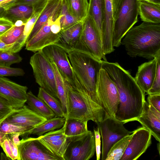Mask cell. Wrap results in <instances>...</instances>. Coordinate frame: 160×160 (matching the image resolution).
Listing matches in <instances>:
<instances>
[{
    "label": "cell",
    "instance_id": "cell-1",
    "mask_svg": "<svg viewBox=\"0 0 160 160\" xmlns=\"http://www.w3.org/2000/svg\"><path fill=\"white\" fill-rule=\"evenodd\" d=\"M102 68L115 84L119 94V104L115 118L123 122L136 121L140 115L145 101V93L134 78L118 63L102 60Z\"/></svg>",
    "mask_w": 160,
    "mask_h": 160
},
{
    "label": "cell",
    "instance_id": "cell-2",
    "mask_svg": "<svg viewBox=\"0 0 160 160\" xmlns=\"http://www.w3.org/2000/svg\"><path fill=\"white\" fill-rule=\"evenodd\" d=\"M121 44L130 57L151 59L160 54V23L143 22L126 33Z\"/></svg>",
    "mask_w": 160,
    "mask_h": 160
},
{
    "label": "cell",
    "instance_id": "cell-3",
    "mask_svg": "<svg viewBox=\"0 0 160 160\" xmlns=\"http://www.w3.org/2000/svg\"><path fill=\"white\" fill-rule=\"evenodd\" d=\"M74 85H72L65 80L67 93L65 118L92 120L96 123L102 121L105 115L103 109L93 101L74 72Z\"/></svg>",
    "mask_w": 160,
    "mask_h": 160
},
{
    "label": "cell",
    "instance_id": "cell-4",
    "mask_svg": "<svg viewBox=\"0 0 160 160\" xmlns=\"http://www.w3.org/2000/svg\"><path fill=\"white\" fill-rule=\"evenodd\" d=\"M67 53L73 71L79 82L93 101L101 106L97 93L96 85L102 60L75 50Z\"/></svg>",
    "mask_w": 160,
    "mask_h": 160
},
{
    "label": "cell",
    "instance_id": "cell-5",
    "mask_svg": "<svg viewBox=\"0 0 160 160\" xmlns=\"http://www.w3.org/2000/svg\"><path fill=\"white\" fill-rule=\"evenodd\" d=\"M138 0H123L114 20L113 47H118L127 32L138 22Z\"/></svg>",
    "mask_w": 160,
    "mask_h": 160
},
{
    "label": "cell",
    "instance_id": "cell-6",
    "mask_svg": "<svg viewBox=\"0 0 160 160\" xmlns=\"http://www.w3.org/2000/svg\"><path fill=\"white\" fill-rule=\"evenodd\" d=\"M30 64L36 82L47 92L57 98L55 74L50 60L40 51L31 56Z\"/></svg>",
    "mask_w": 160,
    "mask_h": 160
},
{
    "label": "cell",
    "instance_id": "cell-7",
    "mask_svg": "<svg viewBox=\"0 0 160 160\" xmlns=\"http://www.w3.org/2000/svg\"><path fill=\"white\" fill-rule=\"evenodd\" d=\"M81 36L73 50L82 52L97 59L106 61L101 41L93 22L88 13L82 21Z\"/></svg>",
    "mask_w": 160,
    "mask_h": 160
},
{
    "label": "cell",
    "instance_id": "cell-8",
    "mask_svg": "<svg viewBox=\"0 0 160 160\" xmlns=\"http://www.w3.org/2000/svg\"><path fill=\"white\" fill-rule=\"evenodd\" d=\"M96 89L98 98L105 112L104 117L115 118L119 104L118 93L114 82L102 68L98 74Z\"/></svg>",
    "mask_w": 160,
    "mask_h": 160
},
{
    "label": "cell",
    "instance_id": "cell-9",
    "mask_svg": "<svg viewBox=\"0 0 160 160\" xmlns=\"http://www.w3.org/2000/svg\"><path fill=\"white\" fill-rule=\"evenodd\" d=\"M96 123L102 139V160H106L110 150L116 142L134 132L127 130L123 122L115 118L104 117L102 121Z\"/></svg>",
    "mask_w": 160,
    "mask_h": 160
},
{
    "label": "cell",
    "instance_id": "cell-10",
    "mask_svg": "<svg viewBox=\"0 0 160 160\" xmlns=\"http://www.w3.org/2000/svg\"><path fill=\"white\" fill-rule=\"evenodd\" d=\"M70 137L63 155L64 160H89L94 154L95 138L93 132L88 130Z\"/></svg>",
    "mask_w": 160,
    "mask_h": 160
},
{
    "label": "cell",
    "instance_id": "cell-11",
    "mask_svg": "<svg viewBox=\"0 0 160 160\" xmlns=\"http://www.w3.org/2000/svg\"><path fill=\"white\" fill-rule=\"evenodd\" d=\"M18 147L20 160H63L54 154L38 138H22Z\"/></svg>",
    "mask_w": 160,
    "mask_h": 160
},
{
    "label": "cell",
    "instance_id": "cell-12",
    "mask_svg": "<svg viewBox=\"0 0 160 160\" xmlns=\"http://www.w3.org/2000/svg\"><path fill=\"white\" fill-rule=\"evenodd\" d=\"M54 63L64 79L72 85L74 82V72L67 52L62 48L54 44L48 46L41 50Z\"/></svg>",
    "mask_w": 160,
    "mask_h": 160
},
{
    "label": "cell",
    "instance_id": "cell-13",
    "mask_svg": "<svg viewBox=\"0 0 160 160\" xmlns=\"http://www.w3.org/2000/svg\"><path fill=\"white\" fill-rule=\"evenodd\" d=\"M152 136L151 132L143 127L134 130L120 160H136L138 159L151 145Z\"/></svg>",
    "mask_w": 160,
    "mask_h": 160
},
{
    "label": "cell",
    "instance_id": "cell-14",
    "mask_svg": "<svg viewBox=\"0 0 160 160\" xmlns=\"http://www.w3.org/2000/svg\"><path fill=\"white\" fill-rule=\"evenodd\" d=\"M60 13V12L51 17L37 33L26 43V50L35 53L48 46L56 44L59 38V33H53L51 30V26Z\"/></svg>",
    "mask_w": 160,
    "mask_h": 160
},
{
    "label": "cell",
    "instance_id": "cell-15",
    "mask_svg": "<svg viewBox=\"0 0 160 160\" xmlns=\"http://www.w3.org/2000/svg\"><path fill=\"white\" fill-rule=\"evenodd\" d=\"M28 89L27 86L0 77V96L8 101L15 109L19 108L25 105Z\"/></svg>",
    "mask_w": 160,
    "mask_h": 160
},
{
    "label": "cell",
    "instance_id": "cell-16",
    "mask_svg": "<svg viewBox=\"0 0 160 160\" xmlns=\"http://www.w3.org/2000/svg\"><path fill=\"white\" fill-rule=\"evenodd\" d=\"M66 123L60 129L48 132L38 138L56 155L64 160L63 157L70 140L65 134Z\"/></svg>",
    "mask_w": 160,
    "mask_h": 160
},
{
    "label": "cell",
    "instance_id": "cell-17",
    "mask_svg": "<svg viewBox=\"0 0 160 160\" xmlns=\"http://www.w3.org/2000/svg\"><path fill=\"white\" fill-rule=\"evenodd\" d=\"M47 120L32 111L25 105L15 109L4 119L13 125L30 129L41 124Z\"/></svg>",
    "mask_w": 160,
    "mask_h": 160
},
{
    "label": "cell",
    "instance_id": "cell-18",
    "mask_svg": "<svg viewBox=\"0 0 160 160\" xmlns=\"http://www.w3.org/2000/svg\"><path fill=\"white\" fill-rule=\"evenodd\" d=\"M157 57L139 66L134 78L137 84L145 93H147L151 87L154 79Z\"/></svg>",
    "mask_w": 160,
    "mask_h": 160
},
{
    "label": "cell",
    "instance_id": "cell-19",
    "mask_svg": "<svg viewBox=\"0 0 160 160\" xmlns=\"http://www.w3.org/2000/svg\"><path fill=\"white\" fill-rule=\"evenodd\" d=\"M82 22L80 21L59 33V38L54 45L62 48L67 52L74 50L81 33Z\"/></svg>",
    "mask_w": 160,
    "mask_h": 160
},
{
    "label": "cell",
    "instance_id": "cell-20",
    "mask_svg": "<svg viewBox=\"0 0 160 160\" xmlns=\"http://www.w3.org/2000/svg\"><path fill=\"white\" fill-rule=\"evenodd\" d=\"M136 121L148 130L158 141L160 142V118L151 110L148 102L144 101L141 112Z\"/></svg>",
    "mask_w": 160,
    "mask_h": 160
},
{
    "label": "cell",
    "instance_id": "cell-21",
    "mask_svg": "<svg viewBox=\"0 0 160 160\" xmlns=\"http://www.w3.org/2000/svg\"><path fill=\"white\" fill-rule=\"evenodd\" d=\"M62 2V0H48L28 37L26 43L37 33L51 17L60 12Z\"/></svg>",
    "mask_w": 160,
    "mask_h": 160
},
{
    "label": "cell",
    "instance_id": "cell-22",
    "mask_svg": "<svg viewBox=\"0 0 160 160\" xmlns=\"http://www.w3.org/2000/svg\"><path fill=\"white\" fill-rule=\"evenodd\" d=\"M88 13L92 18L102 44L104 21V0H89Z\"/></svg>",
    "mask_w": 160,
    "mask_h": 160
},
{
    "label": "cell",
    "instance_id": "cell-23",
    "mask_svg": "<svg viewBox=\"0 0 160 160\" xmlns=\"http://www.w3.org/2000/svg\"><path fill=\"white\" fill-rule=\"evenodd\" d=\"M138 15L143 22L160 23V5L138 1Z\"/></svg>",
    "mask_w": 160,
    "mask_h": 160
},
{
    "label": "cell",
    "instance_id": "cell-24",
    "mask_svg": "<svg viewBox=\"0 0 160 160\" xmlns=\"http://www.w3.org/2000/svg\"><path fill=\"white\" fill-rule=\"evenodd\" d=\"M65 121V118L61 117L47 119L41 124L26 132L23 137L25 138L30 134L40 136L48 132L60 129L64 125Z\"/></svg>",
    "mask_w": 160,
    "mask_h": 160
},
{
    "label": "cell",
    "instance_id": "cell-25",
    "mask_svg": "<svg viewBox=\"0 0 160 160\" xmlns=\"http://www.w3.org/2000/svg\"><path fill=\"white\" fill-rule=\"evenodd\" d=\"M26 103L31 110L47 119L55 117L53 111L42 100L34 95L31 91L27 92Z\"/></svg>",
    "mask_w": 160,
    "mask_h": 160
},
{
    "label": "cell",
    "instance_id": "cell-26",
    "mask_svg": "<svg viewBox=\"0 0 160 160\" xmlns=\"http://www.w3.org/2000/svg\"><path fill=\"white\" fill-rule=\"evenodd\" d=\"M25 24L14 25L10 29L0 36V40L8 45L16 43L26 44L27 38L24 35Z\"/></svg>",
    "mask_w": 160,
    "mask_h": 160
},
{
    "label": "cell",
    "instance_id": "cell-27",
    "mask_svg": "<svg viewBox=\"0 0 160 160\" xmlns=\"http://www.w3.org/2000/svg\"><path fill=\"white\" fill-rule=\"evenodd\" d=\"M70 13L79 22L82 21L88 12V0H64Z\"/></svg>",
    "mask_w": 160,
    "mask_h": 160
},
{
    "label": "cell",
    "instance_id": "cell-28",
    "mask_svg": "<svg viewBox=\"0 0 160 160\" xmlns=\"http://www.w3.org/2000/svg\"><path fill=\"white\" fill-rule=\"evenodd\" d=\"M38 97L42 100L53 111L55 117L65 118L61 103L57 98L48 93L41 87L39 88Z\"/></svg>",
    "mask_w": 160,
    "mask_h": 160
},
{
    "label": "cell",
    "instance_id": "cell-29",
    "mask_svg": "<svg viewBox=\"0 0 160 160\" xmlns=\"http://www.w3.org/2000/svg\"><path fill=\"white\" fill-rule=\"evenodd\" d=\"M55 73L57 98L60 101L65 116L67 111V93L65 79L59 71L55 64L51 62Z\"/></svg>",
    "mask_w": 160,
    "mask_h": 160
},
{
    "label": "cell",
    "instance_id": "cell-30",
    "mask_svg": "<svg viewBox=\"0 0 160 160\" xmlns=\"http://www.w3.org/2000/svg\"><path fill=\"white\" fill-rule=\"evenodd\" d=\"M132 135L133 133L116 142L110 150L105 160H120Z\"/></svg>",
    "mask_w": 160,
    "mask_h": 160
},
{
    "label": "cell",
    "instance_id": "cell-31",
    "mask_svg": "<svg viewBox=\"0 0 160 160\" xmlns=\"http://www.w3.org/2000/svg\"><path fill=\"white\" fill-rule=\"evenodd\" d=\"M65 135L68 137L79 135L88 131V121L73 119H66Z\"/></svg>",
    "mask_w": 160,
    "mask_h": 160
},
{
    "label": "cell",
    "instance_id": "cell-32",
    "mask_svg": "<svg viewBox=\"0 0 160 160\" xmlns=\"http://www.w3.org/2000/svg\"><path fill=\"white\" fill-rule=\"evenodd\" d=\"M8 10L10 14L12 17L16 19L21 20L25 23L31 17L33 12L32 7L23 5L16 6Z\"/></svg>",
    "mask_w": 160,
    "mask_h": 160
},
{
    "label": "cell",
    "instance_id": "cell-33",
    "mask_svg": "<svg viewBox=\"0 0 160 160\" xmlns=\"http://www.w3.org/2000/svg\"><path fill=\"white\" fill-rule=\"evenodd\" d=\"M60 15L61 30L66 29L79 22L68 11L64 0H62Z\"/></svg>",
    "mask_w": 160,
    "mask_h": 160
},
{
    "label": "cell",
    "instance_id": "cell-34",
    "mask_svg": "<svg viewBox=\"0 0 160 160\" xmlns=\"http://www.w3.org/2000/svg\"><path fill=\"white\" fill-rule=\"evenodd\" d=\"M22 59L18 53L0 51V65L10 67L12 64L20 62Z\"/></svg>",
    "mask_w": 160,
    "mask_h": 160
},
{
    "label": "cell",
    "instance_id": "cell-35",
    "mask_svg": "<svg viewBox=\"0 0 160 160\" xmlns=\"http://www.w3.org/2000/svg\"><path fill=\"white\" fill-rule=\"evenodd\" d=\"M30 129L9 123L4 120L0 123V132L6 134L19 133L23 136L25 133Z\"/></svg>",
    "mask_w": 160,
    "mask_h": 160
},
{
    "label": "cell",
    "instance_id": "cell-36",
    "mask_svg": "<svg viewBox=\"0 0 160 160\" xmlns=\"http://www.w3.org/2000/svg\"><path fill=\"white\" fill-rule=\"evenodd\" d=\"M45 7L33 10V12L32 16L25 23L24 28L23 34L27 38L32 30L39 15Z\"/></svg>",
    "mask_w": 160,
    "mask_h": 160
},
{
    "label": "cell",
    "instance_id": "cell-37",
    "mask_svg": "<svg viewBox=\"0 0 160 160\" xmlns=\"http://www.w3.org/2000/svg\"><path fill=\"white\" fill-rule=\"evenodd\" d=\"M147 94L148 95L160 94V54L157 57L155 77L152 86Z\"/></svg>",
    "mask_w": 160,
    "mask_h": 160
},
{
    "label": "cell",
    "instance_id": "cell-38",
    "mask_svg": "<svg viewBox=\"0 0 160 160\" xmlns=\"http://www.w3.org/2000/svg\"><path fill=\"white\" fill-rule=\"evenodd\" d=\"M15 109L8 101L0 96V123Z\"/></svg>",
    "mask_w": 160,
    "mask_h": 160
},
{
    "label": "cell",
    "instance_id": "cell-39",
    "mask_svg": "<svg viewBox=\"0 0 160 160\" xmlns=\"http://www.w3.org/2000/svg\"><path fill=\"white\" fill-rule=\"evenodd\" d=\"M24 70L20 68H12L0 65V77L23 76Z\"/></svg>",
    "mask_w": 160,
    "mask_h": 160
},
{
    "label": "cell",
    "instance_id": "cell-40",
    "mask_svg": "<svg viewBox=\"0 0 160 160\" xmlns=\"http://www.w3.org/2000/svg\"><path fill=\"white\" fill-rule=\"evenodd\" d=\"M48 0H16L13 6L23 5L32 7L33 9L45 6Z\"/></svg>",
    "mask_w": 160,
    "mask_h": 160
},
{
    "label": "cell",
    "instance_id": "cell-41",
    "mask_svg": "<svg viewBox=\"0 0 160 160\" xmlns=\"http://www.w3.org/2000/svg\"><path fill=\"white\" fill-rule=\"evenodd\" d=\"M25 45L24 44L18 43L8 45L0 40V51L18 53L21 50Z\"/></svg>",
    "mask_w": 160,
    "mask_h": 160
},
{
    "label": "cell",
    "instance_id": "cell-42",
    "mask_svg": "<svg viewBox=\"0 0 160 160\" xmlns=\"http://www.w3.org/2000/svg\"><path fill=\"white\" fill-rule=\"evenodd\" d=\"M14 24L8 18L3 16L0 17V36L10 29Z\"/></svg>",
    "mask_w": 160,
    "mask_h": 160
},
{
    "label": "cell",
    "instance_id": "cell-43",
    "mask_svg": "<svg viewBox=\"0 0 160 160\" xmlns=\"http://www.w3.org/2000/svg\"><path fill=\"white\" fill-rule=\"evenodd\" d=\"M93 132L95 138V151L97 160H99L100 158L101 152V135L99 129L98 127L97 129H94Z\"/></svg>",
    "mask_w": 160,
    "mask_h": 160
},
{
    "label": "cell",
    "instance_id": "cell-44",
    "mask_svg": "<svg viewBox=\"0 0 160 160\" xmlns=\"http://www.w3.org/2000/svg\"><path fill=\"white\" fill-rule=\"evenodd\" d=\"M147 100L149 104L160 112V94H148Z\"/></svg>",
    "mask_w": 160,
    "mask_h": 160
},
{
    "label": "cell",
    "instance_id": "cell-45",
    "mask_svg": "<svg viewBox=\"0 0 160 160\" xmlns=\"http://www.w3.org/2000/svg\"><path fill=\"white\" fill-rule=\"evenodd\" d=\"M0 146L3 149L6 156L11 160H14L11 146L8 140V134Z\"/></svg>",
    "mask_w": 160,
    "mask_h": 160
},
{
    "label": "cell",
    "instance_id": "cell-46",
    "mask_svg": "<svg viewBox=\"0 0 160 160\" xmlns=\"http://www.w3.org/2000/svg\"><path fill=\"white\" fill-rule=\"evenodd\" d=\"M8 138L11 146L14 160H20V156L18 146L14 143L9 138L8 136Z\"/></svg>",
    "mask_w": 160,
    "mask_h": 160
},
{
    "label": "cell",
    "instance_id": "cell-47",
    "mask_svg": "<svg viewBox=\"0 0 160 160\" xmlns=\"http://www.w3.org/2000/svg\"><path fill=\"white\" fill-rule=\"evenodd\" d=\"M122 1L123 0H112L113 21Z\"/></svg>",
    "mask_w": 160,
    "mask_h": 160
},
{
    "label": "cell",
    "instance_id": "cell-48",
    "mask_svg": "<svg viewBox=\"0 0 160 160\" xmlns=\"http://www.w3.org/2000/svg\"><path fill=\"white\" fill-rule=\"evenodd\" d=\"M9 138L17 146L20 143L19 136H20L19 133H14L8 134Z\"/></svg>",
    "mask_w": 160,
    "mask_h": 160
},
{
    "label": "cell",
    "instance_id": "cell-49",
    "mask_svg": "<svg viewBox=\"0 0 160 160\" xmlns=\"http://www.w3.org/2000/svg\"><path fill=\"white\" fill-rule=\"evenodd\" d=\"M16 0H0V4L6 7L8 10L12 7Z\"/></svg>",
    "mask_w": 160,
    "mask_h": 160
},
{
    "label": "cell",
    "instance_id": "cell-50",
    "mask_svg": "<svg viewBox=\"0 0 160 160\" xmlns=\"http://www.w3.org/2000/svg\"><path fill=\"white\" fill-rule=\"evenodd\" d=\"M138 1H143L153 3L160 5V0H138Z\"/></svg>",
    "mask_w": 160,
    "mask_h": 160
},
{
    "label": "cell",
    "instance_id": "cell-51",
    "mask_svg": "<svg viewBox=\"0 0 160 160\" xmlns=\"http://www.w3.org/2000/svg\"><path fill=\"white\" fill-rule=\"evenodd\" d=\"M7 134L0 132V145L6 137Z\"/></svg>",
    "mask_w": 160,
    "mask_h": 160
},
{
    "label": "cell",
    "instance_id": "cell-52",
    "mask_svg": "<svg viewBox=\"0 0 160 160\" xmlns=\"http://www.w3.org/2000/svg\"><path fill=\"white\" fill-rule=\"evenodd\" d=\"M7 10V9L4 8L0 7V17L3 16Z\"/></svg>",
    "mask_w": 160,
    "mask_h": 160
},
{
    "label": "cell",
    "instance_id": "cell-53",
    "mask_svg": "<svg viewBox=\"0 0 160 160\" xmlns=\"http://www.w3.org/2000/svg\"><path fill=\"white\" fill-rule=\"evenodd\" d=\"M160 142H159L157 144V146L159 154H160Z\"/></svg>",
    "mask_w": 160,
    "mask_h": 160
},
{
    "label": "cell",
    "instance_id": "cell-54",
    "mask_svg": "<svg viewBox=\"0 0 160 160\" xmlns=\"http://www.w3.org/2000/svg\"><path fill=\"white\" fill-rule=\"evenodd\" d=\"M0 7H3V8H6L8 10L7 8L6 7H5V6H4L3 5H2L0 4Z\"/></svg>",
    "mask_w": 160,
    "mask_h": 160
}]
</instances>
